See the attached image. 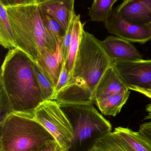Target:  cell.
Listing matches in <instances>:
<instances>
[{
  "instance_id": "1",
  "label": "cell",
  "mask_w": 151,
  "mask_h": 151,
  "mask_svg": "<svg viewBox=\"0 0 151 151\" xmlns=\"http://www.w3.org/2000/svg\"><path fill=\"white\" fill-rule=\"evenodd\" d=\"M0 86L13 113L34 114L43 102L33 60L17 48L9 50L1 68Z\"/></svg>"
},
{
  "instance_id": "2",
  "label": "cell",
  "mask_w": 151,
  "mask_h": 151,
  "mask_svg": "<svg viewBox=\"0 0 151 151\" xmlns=\"http://www.w3.org/2000/svg\"><path fill=\"white\" fill-rule=\"evenodd\" d=\"M5 8L17 48L34 61L39 60L44 48L56 52L57 44L46 32L38 3L18 4Z\"/></svg>"
},
{
  "instance_id": "3",
  "label": "cell",
  "mask_w": 151,
  "mask_h": 151,
  "mask_svg": "<svg viewBox=\"0 0 151 151\" xmlns=\"http://www.w3.org/2000/svg\"><path fill=\"white\" fill-rule=\"evenodd\" d=\"M57 103L73 129L74 138L68 151H89L98 140L112 132L111 124L92 102Z\"/></svg>"
},
{
  "instance_id": "4",
  "label": "cell",
  "mask_w": 151,
  "mask_h": 151,
  "mask_svg": "<svg viewBox=\"0 0 151 151\" xmlns=\"http://www.w3.org/2000/svg\"><path fill=\"white\" fill-rule=\"evenodd\" d=\"M53 139L34 114L12 113L0 124V151H40Z\"/></svg>"
},
{
  "instance_id": "5",
  "label": "cell",
  "mask_w": 151,
  "mask_h": 151,
  "mask_svg": "<svg viewBox=\"0 0 151 151\" xmlns=\"http://www.w3.org/2000/svg\"><path fill=\"white\" fill-rule=\"evenodd\" d=\"M112 65L102 41L84 30L72 78L86 86L93 96L100 79Z\"/></svg>"
},
{
  "instance_id": "6",
  "label": "cell",
  "mask_w": 151,
  "mask_h": 151,
  "mask_svg": "<svg viewBox=\"0 0 151 151\" xmlns=\"http://www.w3.org/2000/svg\"><path fill=\"white\" fill-rule=\"evenodd\" d=\"M34 116L63 148L69 150L74 138L73 129L56 101H43L35 109Z\"/></svg>"
},
{
  "instance_id": "7",
  "label": "cell",
  "mask_w": 151,
  "mask_h": 151,
  "mask_svg": "<svg viewBox=\"0 0 151 151\" xmlns=\"http://www.w3.org/2000/svg\"><path fill=\"white\" fill-rule=\"evenodd\" d=\"M104 24L108 32L130 42L143 44L151 40V34L146 25H139L126 21L117 8H113Z\"/></svg>"
},
{
  "instance_id": "8",
  "label": "cell",
  "mask_w": 151,
  "mask_h": 151,
  "mask_svg": "<svg viewBox=\"0 0 151 151\" xmlns=\"http://www.w3.org/2000/svg\"><path fill=\"white\" fill-rule=\"evenodd\" d=\"M112 63L129 88L133 86L151 88V60L113 61Z\"/></svg>"
},
{
  "instance_id": "9",
  "label": "cell",
  "mask_w": 151,
  "mask_h": 151,
  "mask_svg": "<svg viewBox=\"0 0 151 151\" xmlns=\"http://www.w3.org/2000/svg\"><path fill=\"white\" fill-rule=\"evenodd\" d=\"M75 0H44L37 3L40 12L56 20L66 31L75 14Z\"/></svg>"
},
{
  "instance_id": "10",
  "label": "cell",
  "mask_w": 151,
  "mask_h": 151,
  "mask_svg": "<svg viewBox=\"0 0 151 151\" xmlns=\"http://www.w3.org/2000/svg\"><path fill=\"white\" fill-rule=\"evenodd\" d=\"M112 62L134 61L143 59V56L130 42L118 36L110 35L102 41Z\"/></svg>"
},
{
  "instance_id": "11",
  "label": "cell",
  "mask_w": 151,
  "mask_h": 151,
  "mask_svg": "<svg viewBox=\"0 0 151 151\" xmlns=\"http://www.w3.org/2000/svg\"><path fill=\"white\" fill-rule=\"evenodd\" d=\"M129 90L128 87L112 65L97 85L92 96L93 103L96 104L113 94Z\"/></svg>"
},
{
  "instance_id": "12",
  "label": "cell",
  "mask_w": 151,
  "mask_h": 151,
  "mask_svg": "<svg viewBox=\"0 0 151 151\" xmlns=\"http://www.w3.org/2000/svg\"><path fill=\"white\" fill-rule=\"evenodd\" d=\"M124 19L139 25L151 22V0H129L117 7Z\"/></svg>"
},
{
  "instance_id": "13",
  "label": "cell",
  "mask_w": 151,
  "mask_h": 151,
  "mask_svg": "<svg viewBox=\"0 0 151 151\" xmlns=\"http://www.w3.org/2000/svg\"><path fill=\"white\" fill-rule=\"evenodd\" d=\"M62 42H58L56 50L55 53L45 47L42 50L41 55L36 61L45 75L56 88L61 73L64 58L62 53Z\"/></svg>"
},
{
  "instance_id": "14",
  "label": "cell",
  "mask_w": 151,
  "mask_h": 151,
  "mask_svg": "<svg viewBox=\"0 0 151 151\" xmlns=\"http://www.w3.org/2000/svg\"><path fill=\"white\" fill-rule=\"evenodd\" d=\"M52 100L65 103H93L92 94L89 90L73 78L69 79Z\"/></svg>"
},
{
  "instance_id": "15",
  "label": "cell",
  "mask_w": 151,
  "mask_h": 151,
  "mask_svg": "<svg viewBox=\"0 0 151 151\" xmlns=\"http://www.w3.org/2000/svg\"><path fill=\"white\" fill-rule=\"evenodd\" d=\"M113 133L128 151H151V145L138 132L128 128L118 127Z\"/></svg>"
},
{
  "instance_id": "16",
  "label": "cell",
  "mask_w": 151,
  "mask_h": 151,
  "mask_svg": "<svg viewBox=\"0 0 151 151\" xmlns=\"http://www.w3.org/2000/svg\"><path fill=\"white\" fill-rule=\"evenodd\" d=\"M80 17V16L79 14L76 15L74 19L72 40L67 60L65 63L66 68L68 72L70 79L72 78V75L74 62L79 48L82 33L84 30V26L85 23L82 24Z\"/></svg>"
},
{
  "instance_id": "17",
  "label": "cell",
  "mask_w": 151,
  "mask_h": 151,
  "mask_svg": "<svg viewBox=\"0 0 151 151\" xmlns=\"http://www.w3.org/2000/svg\"><path fill=\"white\" fill-rule=\"evenodd\" d=\"M129 90L113 94L96 104L102 114L114 117L120 112L129 98Z\"/></svg>"
},
{
  "instance_id": "18",
  "label": "cell",
  "mask_w": 151,
  "mask_h": 151,
  "mask_svg": "<svg viewBox=\"0 0 151 151\" xmlns=\"http://www.w3.org/2000/svg\"><path fill=\"white\" fill-rule=\"evenodd\" d=\"M0 44L5 49L17 48L5 7L0 4Z\"/></svg>"
},
{
  "instance_id": "19",
  "label": "cell",
  "mask_w": 151,
  "mask_h": 151,
  "mask_svg": "<svg viewBox=\"0 0 151 151\" xmlns=\"http://www.w3.org/2000/svg\"><path fill=\"white\" fill-rule=\"evenodd\" d=\"M118 0H94L88 15L92 21L105 22Z\"/></svg>"
},
{
  "instance_id": "20",
  "label": "cell",
  "mask_w": 151,
  "mask_h": 151,
  "mask_svg": "<svg viewBox=\"0 0 151 151\" xmlns=\"http://www.w3.org/2000/svg\"><path fill=\"white\" fill-rule=\"evenodd\" d=\"M89 151H128L118 136L111 132L95 144Z\"/></svg>"
},
{
  "instance_id": "21",
  "label": "cell",
  "mask_w": 151,
  "mask_h": 151,
  "mask_svg": "<svg viewBox=\"0 0 151 151\" xmlns=\"http://www.w3.org/2000/svg\"><path fill=\"white\" fill-rule=\"evenodd\" d=\"M33 65L43 101L51 100L55 91V88L52 83L43 71L36 61H33Z\"/></svg>"
},
{
  "instance_id": "22",
  "label": "cell",
  "mask_w": 151,
  "mask_h": 151,
  "mask_svg": "<svg viewBox=\"0 0 151 151\" xmlns=\"http://www.w3.org/2000/svg\"><path fill=\"white\" fill-rule=\"evenodd\" d=\"M42 20L47 33L51 39L57 44L58 42H63L66 31L56 20L48 15L41 13Z\"/></svg>"
},
{
  "instance_id": "23",
  "label": "cell",
  "mask_w": 151,
  "mask_h": 151,
  "mask_svg": "<svg viewBox=\"0 0 151 151\" xmlns=\"http://www.w3.org/2000/svg\"><path fill=\"white\" fill-rule=\"evenodd\" d=\"M0 124L13 113L8 97L4 89L0 86Z\"/></svg>"
},
{
  "instance_id": "24",
  "label": "cell",
  "mask_w": 151,
  "mask_h": 151,
  "mask_svg": "<svg viewBox=\"0 0 151 151\" xmlns=\"http://www.w3.org/2000/svg\"><path fill=\"white\" fill-rule=\"evenodd\" d=\"M76 14H74L71 20V23L67 28V31L64 37L63 42L62 43V51L63 53V58L64 63L66 62L68 57L69 52V47L72 40V35L74 23V19L76 16Z\"/></svg>"
},
{
  "instance_id": "25",
  "label": "cell",
  "mask_w": 151,
  "mask_h": 151,
  "mask_svg": "<svg viewBox=\"0 0 151 151\" xmlns=\"http://www.w3.org/2000/svg\"><path fill=\"white\" fill-rule=\"evenodd\" d=\"M69 79H70V76H69L68 72L66 68L65 63L64 62L63 65H62L61 73H60L59 78L56 86L55 88L54 94L52 98L67 83Z\"/></svg>"
},
{
  "instance_id": "26",
  "label": "cell",
  "mask_w": 151,
  "mask_h": 151,
  "mask_svg": "<svg viewBox=\"0 0 151 151\" xmlns=\"http://www.w3.org/2000/svg\"><path fill=\"white\" fill-rule=\"evenodd\" d=\"M40 151H68L63 148L55 139L47 141Z\"/></svg>"
},
{
  "instance_id": "27",
  "label": "cell",
  "mask_w": 151,
  "mask_h": 151,
  "mask_svg": "<svg viewBox=\"0 0 151 151\" xmlns=\"http://www.w3.org/2000/svg\"><path fill=\"white\" fill-rule=\"evenodd\" d=\"M139 132L151 145V121L141 125Z\"/></svg>"
},
{
  "instance_id": "28",
  "label": "cell",
  "mask_w": 151,
  "mask_h": 151,
  "mask_svg": "<svg viewBox=\"0 0 151 151\" xmlns=\"http://www.w3.org/2000/svg\"><path fill=\"white\" fill-rule=\"evenodd\" d=\"M129 90L137 91L141 94H143L147 97L151 99V88L148 89L142 88L139 87L133 86L129 88Z\"/></svg>"
},
{
  "instance_id": "29",
  "label": "cell",
  "mask_w": 151,
  "mask_h": 151,
  "mask_svg": "<svg viewBox=\"0 0 151 151\" xmlns=\"http://www.w3.org/2000/svg\"><path fill=\"white\" fill-rule=\"evenodd\" d=\"M19 1V0H0V4L7 7L18 5Z\"/></svg>"
},
{
  "instance_id": "30",
  "label": "cell",
  "mask_w": 151,
  "mask_h": 151,
  "mask_svg": "<svg viewBox=\"0 0 151 151\" xmlns=\"http://www.w3.org/2000/svg\"><path fill=\"white\" fill-rule=\"evenodd\" d=\"M38 0H19L18 4H31L37 3Z\"/></svg>"
},
{
  "instance_id": "31",
  "label": "cell",
  "mask_w": 151,
  "mask_h": 151,
  "mask_svg": "<svg viewBox=\"0 0 151 151\" xmlns=\"http://www.w3.org/2000/svg\"><path fill=\"white\" fill-rule=\"evenodd\" d=\"M146 111L148 112V115L145 116L144 120L150 119L151 120V103L146 106Z\"/></svg>"
},
{
  "instance_id": "32",
  "label": "cell",
  "mask_w": 151,
  "mask_h": 151,
  "mask_svg": "<svg viewBox=\"0 0 151 151\" xmlns=\"http://www.w3.org/2000/svg\"><path fill=\"white\" fill-rule=\"evenodd\" d=\"M146 26H147V27H148V29H149L150 32L151 34V22L150 23L146 25Z\"/></svg>"
},
{
  "instance_id": "33",
  "label": "cell",
  "mask_w": 151,
  "mask_h": 151,
  "mask_svg": "<svg viewBox=\"0 0 151 151\" xmlns=\"http://www.w3.org/2000/svg\"><path fill=\"white\" fill-rule=\"evenodd\" d=\"M44 1V0H38V2H39L42 1Z\"/></svg>"
},
{
  "instance_id": "34",
  "label": "cell",
  "mask_w": 151,
  "mask_h": 151,
  "mask_svg": "<svg viewBox=\"0 0 151 151\" xmlns=\"http://www.w3.org/2000/svg\"><path fill=\"white\" fill-rule=\"evenodd\" d=\"M129 1V0H123V2H126L127 1Z\"/></svg>"
}]
</instances>
